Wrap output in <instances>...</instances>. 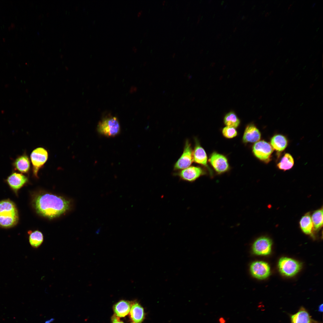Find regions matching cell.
<instances>
[{
  "mask_svg": "<svg viewBox=\"0 0 323 323\" xmlns=\"http://www.w3.org/2000/svg\"><path fill=\"white\" fill-rule=\"evenodd\" d=\"M32 204L36 212L43 217L52 219L68 210L70 201L64 197L48 193H41L33 197Z\"/></svg>",
  "mask_w": 323,
  "mask_h": 323,
  "instance_id": "1",
  "label": "cell"
},
{
  "mask_svg": "<svg viewBox=\"0 0 323 323\" xmlns=\"http://www.w3.org/2000/svg\"><path fill=\"white\" fill-rule=\"evenodd\" d=\"M19 220L17 209L9 199L0 201V226L7 228L16 225Z\"/></svg>",
  "mask_w": 323,
  "mask_h": 323,
  "instance_id": "2",
  "label": "cell"
},
{
  "mask_svg": "<svg viewBox=\"0 0 323 323\" xmlns=\"http://www.w3.org/2000/svg\"><path fill=\"white\" fill-rule=\"evenodd\" d=\"M120 126L118 118L112 116L103 118L98 123L97 130L100 134L107 137H114L120 132Z\"/></svg>",
  "mask_w": 323,
  "mask_h": 323,
  "instance_id": "3",
  "label": "cell"
},
{
  "mask_svg": "<svg viewBox=\"0 0 323 323\" xmlns=\"http://www.w3.org/2000/svg\"><path fill=\"white\" fill-rule=\"evenodd\" d=\"M194 161L193 151L191 144L188 139L185 141L183 152L175 163L174 169L181 170L190 166Z\"/></svg>",
  "mask_w": 323,
  "mask_h": 323,
  "instance_id": "4",
  "label": "cell"
},
{
  "mask_svg": "<svg viewBox=\"0 0 323 323\" xmlns=\"http://www.w3.org/2000/svg\"><path fill=\"white\" fill-rule=\"evenodd\" d=\"M48 156L47 151L42 147L37 148L31 153L30 158L33 166V172L35 177H38V171L47 161Z\"/></svg>",
  "mask_w": 323,
  "mask_h": 323,
  "instance_id": "5",
  "label": "cell"
},
{
  "mask_svg": "<svg viewBox=\"0 0 323 323\" xmlns=\"http://www.w3.org/2000/svg\"><path fill=\"white\" fill-rule=\"evenodd\" d=\"M278 267L280 272L283 275L292 276L300 270L301 265L298 262L293 259L283 257L279 260Z\"/></svg>",
  "mask_w": 323,
  "mask_h": 323,
  "instance_id": "6",
  "label": "cell"
},
{
  "mask_svg": "<svg viewBox=\"0 0 323 323\" xmlns=\"http://www.w3.org/2000/svg\"><path fill=\"white\" fill-rule=\"evenodd\" d=\"M273 150L271 146L264 141L256 142L253 145L252 151L254 155L260 160L268 162Z\"/></svg>",
  "mask_w": 323,
  "mask_h": 323,
  "instance_id": "7",
  "label": "cell"
},
{
  "mask_svg": "<svg viewBox=\"0 0 323 323\" xmlns=\"http://www.w3.org/2000/svg\"><path fill=\"white\" fill-rule=\"evenodd\" d=\"M204 173L203 169L200 167L191 166L180 170L175 175L183 180L192 182L202 175Z\"/></svg>",
  "mask_w": 323,
  "mask_h": 323,
  "instance_id": "8",
  "label": "cell"
},
{
  "mask_svg": "<svg viewBox=\"0 0 323 323\" xmlns=\"http://www.w3.org/2000/svg\"><path fill=\"white\" fill-rule=\"evenodd\" d=\"M250 270L252 276L255 278L263 279L267 278L270 273L269 266L262 261H256L251 265Z\"/></svg>",
  "mask_w": 323,
  "mask_h": 323,
  "instance_id": "9",
  "label": "cell"
},
{
  "mask_svg": "<svg viewBox=\"0 0 323 323\" xmlns=\"http://www.w3.org/2000/svg\"><path fill=\"white\" fill-rule=\"evenodd\" d=\"M272 245V241L269 238L260 237L254 242L252 250L254 253L257 255H268L271 252Z\"/></svg>",
  "mask_w": 323,
  "mask_h": 323,
  "instance_id": "10",
  "label": "cell"
},
{
  "mask_svg": "<svg viewBox=\"0 0 323 323\" xmlns=\"http://www.w3.org/2000/svg\"><path fill=\"white\" fill-rule=\"evenodd\" d=\"M209 162L215 170L218 173L225 172L229 168V164L226 157L216 152H214L211 154Z\"/></svg>",
  "mask_w": 323,
  "mask_h": 323,
  "instance_id": "11",
  "label": "cell"
},
{
  "mask_svg": "<svg viewBox=\"0 0 323 323\" xmlns=\"http://www.w3.org/2000/svg\"><path fill=\"white\" fill-rule=\"evenodd\" d=\"M6 181L10 188L17 192L26 183L28 179L22 173L13 172L7 177Z\"/></svg>",
  "mask_w": 323,
  "mask_h": 323,
  "instance_id": "12",
  "label": "cell"
},
{
  "mask_svg": "<svg viewBox=\"0 0 323 323\" xmlns=\"http://www.w3.org/2000/svg\"><path fill=\"white\" fill-rule=\"evenodd\" d=\"M261 134L259 130L253 124H250L246 127L244 133L243 140L244 143L256 142L260 138Z\"/></svg>",
  "mask_w": 323,
  "mask_h": 323,
  "instance_id": "13",
  "label": "cell"
},
{
  "mask_svg": "<svg viewBox=\"0 0 323 323\" xmlns=\"http://www.w3.org/2000/svg\"><path fill=\"white\" fill-rule=\"evenodd\" d=\"M14 170L22 173H27L30 168V163L28 156L25 154L17 157L13 163Z\"/></svg>",
  "mask_w": 323,
  "mask_h": 323,
  "instance_id": "14",
  "label": "cell"
},
{
  "mask_svg": "<svg viewBox=\"0 0 323 323\" xmlns=\"http://www.w3.org/2000/svg\"><path fill=\"white\" fill-rule=\"evenodd\" d=\"M195 142L193 151L194 161L196 163L207 166V157L206 153L196 139Z\"/></svg>",
  "mask_w": 323,
  "mask_h": 323,
  "instance_id": "15",
  "label": "cell"
},
{
  "mask_svg": "<svg viewBox=\"0 0 323 323\" xmlns=\"http://www.w3.org/2000/svg\"><path fill=\"white\" fill-rule=\"evenodd\" d=\"M131 318L134 323H141L144 318L143 308L138 303L133 304L130 311Z\"/></svg>",
  "mask_w": 323,
  "mask_h": 323,
  "instance_id": "16",
  "label": "cell"
},
{
  "mask_svg": "<svg viewBox=\"0 0 323 323\" xmlns=\"http://www.w3.org/2000/svg\"><path fill=\"white\" fill-rule=\"evenodd\" d=\"M131 303L128 301L122 300L117 303L114 306L115 315L118 317H124L130 312Z\"/></svg>",
  "mask_w": 323,
  "mask_h": 323,
  "instance_id": "17",
  "label": "cell"
},
{
  "mask_svg": "<svg viewBox=\"0 0 323 323\" xmlns=\"http://www.w3.org/2000/svg\"><path fill=\"white\" fill-rule=\"evenodd\" d=\"M270 143L272 148L279 152L283 151L287 145L286 138L281 135H276L273 136L271 139Z\"/></svg>",
  "mask_w": 323,
  "mask_h": 323,
  "instance_id": "18",
  "label": "cell"
},
{
  "mask_svg": "<svg viewBox=\"0 0 323 323\" xmlns=\"http://www.w3.org/2000/svg\"><path fill=\"white\" fill-rule=\"evenodd\" d=\"M291 323H311V319L307 312L302 307L291 316Z\"/></svg>",
  "mask_w": 323,
  "mask_h": 323,
  "instance_id": "19",
  "label": "cell"
},
{
  "mask_svg": "<svg viewBox=\"0 0 323 323\" xmlns=\"http://www.w3.org/2000/svg\"><path fill=\"white\" fill-rule=\"evenodd\" d=\"M300 225L302 231L305 234H310L313 228L311 217L309 213L303 216L300 221Z\"/></svg>",
  "mask_w": 323,
  "mask_h": 323,
  "instance_id": "20",
  "label": "cell"
},
{
  "mask_svg": "<svg viewBox=\"0 0 323 323\" xmlns=\"http://www.w3.org/2000/svg\"><path fill=\"white\" fill-rule=\"evenodd\" d=\"M29 239L30 244L31 246L34 248H38L43 242V236L41 231L35 230L31 232Z\"/></svg>",
  "mask_w": 323,
  "mask_h": 323,
  "instance_id": "21",
  "label": "cell"
},
{
  "mask_svg": "<svg viewBox=\"0 0 323 323\" xmlns=\"http://www.w3.org/2000/svg\"><path fill=\"white\" fill-rule=\"evenodd\" d=\"M294 164V159L292 156L290 154L286 153L278 164L277 166L279 169L285 170L290 169Z\"/></svg>",
  "mask_w": 323,
  "mask_h": 323,
  "instance_id": "22",
  "label": "cell"
},
{
  "mask_svg": "<svg viewBox=\"0 0 323 323\" xmlns=\"http://www.w3.org/2000/svg\"><path fill=\"white\" fill-rule=\"evenodd\" d=\"M224 124L227 126L237 127L240 124V121L236 114L233 112L227 114L224 119Z\"/></svg>",
  "mask_w": 323,
  "mask_h": 323,
  "instance_id": "23",
  "label": "cell"
},
{
  "mask_svg": "<svg viewBox=\"0 0 323 323\" xmlns=\"http://www.w3.org/2000/svg\"><path fill=\"white\" fill-rule=\"evenodd\" d=\"M311 218L314 229L317 230L320 228L323 224L322 208L315 211L312 214Z\"/></svg>",
  "mask_w": 323,
  "mask_h": 323,
  "instance_id": "24",
  "label": "cell"
},
{
  "mask_svg": "<svg viewBox=\"0 0 323 323\" xmlns=\"http://www.w3.org/2000/svg\"><path fill=\"white\" fill-rule=\"evenodd\" d=\"M222 133L225 137L228 138H231L237 136V132L235 128L226 126L223 129Z\"/></svg>",
  "mask_w": 323,
  "mask_h": 323,
  "instance_id": "25",
  "label": "cell"
},
{
  "mask_svg": "<svg viewBox=\"0 0 323 323\" xmlns=\"http://www.w3.org/2000/svg\"><path fill=\"white\" fill-rule=\"evenodd\" d=\"M112 323H124L123 322L121 321L118 317L115 315L112 316Z\"/></svg>",
  "mask_w": 323,
  "mask_h": 323,
  "instance_id": "26",
  "label": "cell"
},
{
  "mask_svg": "<svg viewBox=\"0 0 323 323\" xmlns=\"http://www.w3.org/2000/svg\"><path fill=\"white\" fill-rule=\"evenodd\" d=\"M219 323H226V320L223 317H220L219 319Z\"/></svg>",
  "mask_w": 323,
  "mask_h": 323,
  "instance_id": "27",
  "label": "cell"
},
{
  "mask_svg": "<svg viewBox=\"0 0 323 323\" xmlns=\"http://www.w3.org/2000/svg\"><path fill=\"white\" fill-rule=\"evenodd\" d=\"M54 320V318H51L50 319L46 321L45 323H51Z\"/></svg>",
  "mask_w": 323,
  "mask_h": 323,
  "instance_id": "28",
  "label": "cell"
},
{
  "mask_svg": "<svg viewBox=\"0 0 323 323\" xmlns=\"http://www.w3.org/2000/svg\"><path fill=\"white\" fill-rule=\"evenodd\" d=\"M319 311L320 312H322L323 311V304H322L319 306Z\"/></svg>",
  "mask_w": 323,
  "mask_h": 323,
  "instance_id": "29",
  "label": "cell"
},
{
  "mask_svg": "<svg viewBox=\"0 0 323 323\" xmlns=\"http://www.w3.org/2000/svg\"><path fill=\"white\" fill-rule=\"evenodd\" d=\"M142 10H141L139 12H138V14H137V16H140V15H141V13H142Z\"/></svg>",
  "mask_w": 323,
  "mask_h": 323,
  "instance_id": "30",
  "label": "cell"
},
{
  "mask_svg": "<svg viewBox=\"0 0 323 323\" xmlns=\"http://www.w3.org/2000/svg\"><path fill=\"white\" fill-rule=\"evenodd\" d=\"M132 50H133V51H134V52H136V51L137 50V48H136V47H135V46H134V47H133V48H132Z\"/></svg>",
  "mask_w": 323,
  "mask_h": 323,
  "instance_id": "31",
  "label": "cell"
},
{
  "mask_svg": "<svg viewBox=\"0 0 323 323\" xmlns=\"http://www.w3.org/2000/svg\"><path fill=\"white\" fill-rule=\"evenodd\" d=\"M200 15H199V16H198V20L197 21V23H199V20H200L199 18H200Z\"/></svg>",
  "mask_w": 323,
  "mask_h": 323,
  "instance_id": "32",
  "label": "cell"
},
{
  "mask_svg": "<svg viewBox=\"0 0 323 323\" xmlns=\"http://www.w3.org/2000/svg\"><path fill=\"white\" fill-rule=\"evenodd\" d=\"M269 13L268 12H267V13H266V14H265V16H267V15H268V14H269Z\"/></svg>",
  "mask_w": 323,
  "mask_h": 323,
  "instance_id": "33",
  "label": "cell"
},
{
  "mask_svg": "<svg viewBox=\"0 0 323 323\" xmlns=\"http://www.w3.org/2000/svg\"><path fill=\"white\" fill-rule=\"evenodd\" d=\"M175 54H175V53H173V55H172V56H173V57H174V56H175Z\"/></svg>",
  "mask_w": 323,
  "mask_h": 323,
  "instance_id": "34",
  "label": "cell"
},
{
  "mask_svg": "<svg viewBox=\"0 0 323 323\" xmlns=\"http://www.w3.org/2000/svg\"><path fill=\"white\" fill-rule=\"evenodd\" d=\"M165 0L164 1H163V2H162V4H164V3H165Z\"/></svg>",
  "mask_w": 323,
  "mask_h": 323,
  "instance_id": "35",
  "label": "cell"
},
{
  "mask_svg": "<svg viewBox=\"0 0 323 323\" xmlns=\"http://www.w3.org/2000/svg\"><path fill=\"white\" fill-rule=\"evenodd\" d=\"M245 16H243V17H242V19H244V18H245Z\"/></svg>",
  "mask_w": 323,
  "mask_h": 323,
  "instance_id": "36",
  "label": "cell"
},
{
  "mask_svg": "<svg viewBox=\"0 0 323 323\" xmlns=\"http://www.w3.org/2000/svg\"><path fill=\"white\" fill-rule=\"evenodd\" d=\"M291 5H292V4H290V6H289V7L288 8V9H289L290 8V7L291 6Z\"/></svg>",
  "mask_w": 323,
  "mask_h": 323,
  "instance_id": "37",
  "label": "cell"
},
{
  "mask_svg": "<svg viewBox=\"0 0 323 323\" xmlns=\"http://www.w3.org/2000/svg\"><path fill=\"white\" fill-rule=\"evenodd\" d=\"M282 39V38H281V39H279V42H280V41H281V40Z\"/></svg>",
  "mask_w": 323,
  "mask_h": 323,
  "instance_id": "38",
  "label": "cell"
},
{
  "mask_svg": "<svg viewBox=\"0 0 323 323\" xmlns=\"http://www.w3.org/2000/svg\"><path fill=\"white\" fill-rule=\"evenodd\" d=\"M236 28H236H236H234V30H233V31H235V30H236Z\"/></svg>",
  "mask_w": 323,
  "mask_h": 323,
  "instance_id": "39",
  "label": "cell"
},
{
  "mask_svg": "<svg viewBox=\"0 0 323 323\" xmlns=\"http://www.w3.org/2000/svg\"><path fill=\"white\" fill-rule=\"evenodd\" d=\"M315 4H316L315 3H314V4H313V6H314V5H315Z\"/></svg>",
  "mask_w": 323,
  "mask_h": 323,
  "instance_id": "40",
  "label": "cell"
},
{
  "mask_svg": "<svg viewBox=\"0 0 323 323\" xmlns=\"http://www.w3.org/2000/svg\"><path fill=\"white\" fill-rule=\"evenodd\" d=\"M203 51V50H201L200 51V53H201V52H202V51Z\"/></svg>",
  "mask_w": 323,
  "mask_h": 323,
  "instance_id": "41",
  "label": "cell"
},
{
  "mask_svg": "<svg viewBox=\"0 0 323 323\" xmlns=\"http://www.w3.org/2000/svg\"></svg>",
  "mask_w": 323,
  "mask_h": 323,
  "instance_id": "42",
  "label": "cell"
}]
</instances>
